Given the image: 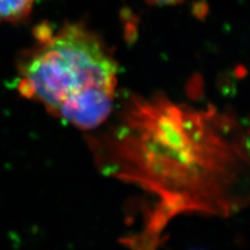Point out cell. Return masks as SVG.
Returning <instances> with one entry per match:
<instances>
[{
  "instance_id": "1",
  "label": "cell",
  "mask_w": 250,
  "mask_h": 250,
  "mask_svg": "<svg viewBox=\"0 0 250 250\" xmlns=\"http://www.w3.org/2000/svg\"><path fill=\"white\" fill-rule=\"evenodd\" d=\"M116 125L105 168L160 197L164 213L229 209L233 179L250 177L248 141L213 109L132 99Z\"/></svg>"
},
{
  "instance_id": "2",
  "label": "cell",
  "mask_w": 250,
  "mask_h": 250,
  "mask_svg": "<svg viewBox=\"0 0 250 250\" xmlns=\"http://www.w3.org/2000/svg\"><path fill=\"white\" fill-rule=\"evenodd\" d=\"M36 38L19 61V93L81 129L104 124L118 84V64L104 41L82 23H67L57 33L42 25Z\"/></svg>"
},
{
  "instance_id": "3",
  "label": "cell",
  "mask_w": 250,
  "mask_h": 250,
  "mask_svg": "<svg viewBox=\"0 0 250 250\" xmlns=\"http://www.w3.org/2000/svg\"><path fill=\"white\" fill-rule=\"evenodd\" d=\"M35 0H0V20L20 22L30 15Z\"/></svg>"
},
{
  "instance_id": "4",
  "label": "cell",
  "mask_w": 250,
  "mask_h": 250,
  "mask_svg": "<svg viewBox=\"0 0 250 250\" xmlns=\"http://www.w3.org/2000/svg\"><path fill=\"white\" fill-rule=\"evenodd\" d=\"M151 4H160V5H170V4H177L184 0H147Z\"/></svg>"
}]
</instances>
